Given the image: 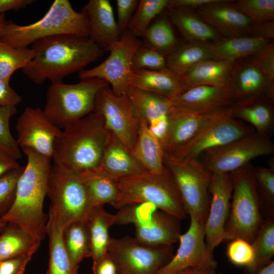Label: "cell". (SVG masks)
I'll use <instances>...</instances> for the list:
<instances>
[{
  "label": "cell",
  "mask_w": 274,
  "mask_h": 274,
  "mask_svg": "<svg viewBox=\"0 0 274 274\" xmlns=\"http://www.w3.org/2000/svg\"><path fill=\"white\" fill-rule=\"evenodd\" d=\"M249 37L271 41L274 37L273 20L254 23Z\"/></svg>",
  "instance_id": "cell-53"
},
{
  "label": "cell",
  "mask_w": 274,
  "mask_h": 274,
  "mask_svg": "<svg viewBox=\"0 0 274 274\" xmlns=\"http://www.w3.org/2000/svg\"><path fill=\"white\" fill-rule=\"evenodd\" d=\"M64 248L72 264L76 267L83 259L91 257V250L86 220L73 222L63 231Z\"/></svg>",
  "instance_id": "cell-37"
},
{
  "label": "cell",
  "mask_w": 274,
  "mask_h": 274,
  "mask_svg": "<svg viewBox=\"0 0 274 274\" xmlns=\"http://www.w3.org/2000/svg\"><path fill=\"white\" fill-rule=\"evenodd\" d=\"M175 274H222L218 272L216 268L190 267Z\"/></svg>",
  "instance_id": "cell-58"
},
{
  "label": "cell",
  "mask_w": 274,
  "mask_h": 274,
  "mask_svg": "<svg viewBox=\"0 0 274 274\" xmlns=\"http://www.w3.org/2000/svg\"><path fill=\"white\" fill-rule=\"evenodd\" d=\"M168 1H139L128 30L137 38L143 37L153 19L167 8Z\"/></svg>",
  "instance_id": "cell-41"
},
{
  "label": "cell",
  "mask_w": 274,
  "mask_h": 274,
  "mask_svg": "<svg viewBox=\"0 0 274 274\" xmlns=\"http://www.w3.org/2000/svg\"><path fill=\"white\" fill-rule=\"evenodd\" d=\"M110 133L94 111L67 124L55 142L54 164L79 173L98 168Z\"/></svg>",
  "instance_id": "cell-3"
},
{
  "label": "cell",
  "mask_w": 274,
  "mask_h": 274,
  "mask_svg": "<svg viewBox=\"0 0 274 274\" xmlns=\"http://www.w3.org/2000/svg\"><path fill=\"white\" fill-rule=\"evenodd\" d=\"M179 219L158 210L147 222L134 226L135 238L149 246H171L179 241Z\"/></svg>",
  "instance_id": "cell-26"
},
{
  "label": "cell",
  "mask_w": 274,
  "mask_h": 274,
  "mask_svg": "<svg viewBox=\"0 0 274 274\" xmlns=\"http://www.w3.org/2000/svg\"><path fill=\"white\" fill-rule=\"evenodd\" d=\"M33 56L29 48H14L0 41V80L10 82L13 74L22 69Z\"/></svg>",
  "instance_id": "cell-40"
},
{
  "label": "cell",
  "mask_w": 274,
  "mask_h": 274,
  "mask_svg": "<svg viewBox=\"0 0 274 274\" xmlns=\"http://www.w3.org/2000/svg\"><path fill=\"white\" fill-rule=\"evenodd\" d=\"M255 274H274L273 261H271L269 264L260 269Z\"/></svg>",
  "instance_id": "cell-59"
},
{
  "label": "cell",
  "mask_w": 274,
  "mask_h": 274,
  "mask_svg": "<svg viewBox=\"0 0 274 274\" xmlns=\"http://www.w3.org/2000/svg\"><path fill=\"white\" fill-rule=\"evenodd\" d=\"M119 210L115 215V224H132L135 226L147 222L158 209L152 204L141 203L127 204Z\"/></svg>",
  "instance_id": "cell-45"
},
{
  "label": "cell",
  "mask_w": 274,
  "mask_h": 274,
  "mask_svg": "<svg viewBox=\"0 0 274 274\" xmlns=\"http://www.w3.org/2000/svg\"><path fill=\"white\" fill-rule=\"evenodd\" d=\"M228 244L226 251L228 259L232 264L249 267L253 262L254 253L250 243L235 238Z\"/></svg>",
  "instance_id": "cell-48"
},
{
  "label": "cell",
  "mask_w": 274,
  "mask_h": 274,
  "mask_svg": "<svg viewBox=\"0 0 274 274\" xmlns=\"http://www.w3.org/2000/svg\"><path fill=\"white\" fill-rule=\"evenodd\" d=\"M108 86L99 78L81 79L73 84L52 82L47 90L43 112L53 124L63 128L93 112L97 94Z\"/></svg>",
  "instance_id": "cell-7"
},
{
  "label": "cell",
  "mask_w": 274,
  "mask_h": 274,
  "mask_svg": "<svg viewBox=\"0 0 274 274\" xmlns=\"http://www.w3.org/2000/svg\"><path fill=\"white\" fill-rule=\"evenodd\" d=\"M129 82L130 86L169 99L188 89L183 77L167 67L159 71L132 69Z\"/></svg>",
  "instance_id": "cell-23"
},
{
  "label": "cell",
  "mask_w": 274,
  "mask_h": 274,
  "mask_svg": "<svg viewBox=\"0 0 274 274\" xmlns=\"http://www.w3.org/2000/svg\"><path fill=\"white\" fill-rule=\"evenodd\" d=\"M6 21L5 15L0 14V35Z\"/></svg>",
  "instance_id": "cell-60"
},
{
  "label": "cell",
  "mask_w": 274,
  "mask_h": 274,
  "mask_svg": "<svg viewBox=\"0 0 274 274\" xmlns=\"http://www.w3.org/2000/svg\"><path fill=\"white\" fill-rule=\"evenodd\" d=\"M229 108L199 112L172 104L167 134L162 145L164 153H173L210 123L227 112Z\"/></svg>",
  "instance_id": "cell-18"
},
{
  "label": "cell",
  "mask_w": 274,
  "mask_h": 274,
  "mask_svg": "<svg viewBox=\"0 0 274 274\" xmlns=\"http://www.w3.org/2000/svg\"><path fill=\"white\" fill-rule=\"evenodd\" d=\"M171 21L188 42L214 43L221 39L219 33L203 20L193 9L167 8Z\"/></svg>",
  "instance_id": "cell-28"
},
{
  "label": "cell",
  "mask_w": 274,
  "mask_h": 274,
  "mask_svg": "<svg viewBox=\"0 0 274 274\" xmlns=\"http://www.w3.org/2000/svg\"><path fill=\"white\" fill-rule=\"evenodd\" d=\"M49 216L63 230L70 224L86 220L92 208L80 173L53 164L47 190Z\"/></svg>",
  "instance_id": "cell-8"
},
{
  "label": "cell",
  "mask_w": 274,
  "mask_h": 274,
  "mask_svg": "<svg viewBox=\"0 0 274 274\" xmlns=\"http://www.w3.org/2000/svg\"><path fill=\"white\" fill-rule=\"evenodd\" d=\"M230 107L235 118L248 122L256 132L271 138L274 131V99L251 97L233 102Z\"/></svg>",
  "instance_id": "cell-25"
},
{
  "label": "cell",
  "mask_w": 274,
  "mask_h": 274,
  "mask_svg": "<svg viewBox=\"0 0 274 274\" xmlns=\"http://www.w3.org/2000/svg\"><path fill=\"white\" fill-rule=\"evenodd\" d=\"M142 43L140 38L127 30L110 47L108 50L110 55L103 62L92 68L79 72V78L104 80L116 95L126 94L130 87L132 57Z\"/></svg>",
  "instance_id": "cell-12"
},
{
  "label": "cell",
  "mask_w": 274,
  "mask_h": 274,
  "mask_svg": "<svg viewBox=\"0 0 274 274\" xmlns=\"http://www.w3.org/2000/svg\"><path fill=\"white\" fill-rule=\"evenodd\" d=\"M22 97L10 85V82L0 80V107L17 106Z\"/></svg>",
  "instance_id": "cell-52"
},
{
  "label": "cell",
  "mask_w": 274,
  "mask_h": 274,
  "mask_svg": "<svg viewBox=\"0 0 274 274\" xmlns=\"http://www.w3.org/2000/svg\"><path fill=\"white\" fill-rule=\"evenodd\" d=\"M187 231L179 236L180 245L176 254L157 274H175L190 267L216 268L217 262L205 241L204 223L189 215Z\"/></svg>",
  "instance_id": "cell-15"
},
{
  "label": "cell",
  "mask_w": 274,
  "mask_h": 274,
  "mask_svg": "<svg viewBox=\"0 0 274 274\" xmlns=\"http://www.w3.org/2000/svg\"><path fill=\"white\" fill-rule=\"evenodd\" d=\"M260 68L267 80L274 85V43H267L249 57Z\"/></svg>",
  "instance_id": "cell-49"
},
{
  "label": "cell",
  "mask_w": 274,
  "mask_h": 274,
  "mask_svg": "<svg viewBox=\"0 0 274 274\" xmlns=\"http://www.w3.org/2000/svg\"><path fill=\"white\" fill-rule=\"evenodd\" d=\"M63 230L50 217L46 225L49 238V260L46 274H77L79 267L71 261L64 248Z\"/></svg>",
  "instance_id": "cell-36"
},
{
  "label": "cell",
  "mask_w": 274,
  "mask_h": 274,
  "mask_svg": "<svg viewBox=\"0 0 274 274\" xmlns=\"http://www.w3.org/2000/svg\"><path fill=\"white\" fill-rule=\"evenodd\" d=\"M92 207L110 204L116 208L118 197L117 180L99 168L80 173Z\"/></svg>",
  "instance_id": "cell-33"
},
{
  "label": "cell",
  "mask_w": 274,
  "mask_h": 274,
  "mask_svg": "<svg viewBox=\"0 0 274 274\" xmlns=\"http://www.w3.org/2000/svg\"><path fill=\"white\" fill-rule=\"evenodd\" d=\"M93 111L102 116L109 130L132 153L141 120L127 94L117 96L108 86L97 94Z\"/></svg>",
  "instance_id": "cell-13"
},
{
  "label": "cell",
  "mask_w": 274,
  "mask_h": 274,
  "mask_svg": "<svg viewBox=\"0 0 274 274\" xmlns=\"http://www.w3.org/2000/svg\"><path fill=\"white\" fill-rule=\"evenodd\" d=\"M234 61L203 60L182 76L188 88L198 85L228 86Z\"/></svg>",
  "instance_id": "cell-30"
},
{
  "label": "cell",
  "mask_w": 274,
  "mask_h": 274,
  "mask_svg": "<svg viewBox=\"0 0 274 274\" xmlns=\"http://www.w3.org/2000/svg\"><path fill=\"white\" fill-rule=\"evenodd\" d=\"M31 257L22 255L0 262V274H23Z\"/></svg>",
  "instance_id": "cell-51"
},
{
  "label": "cell",
  "mask_w": 274,
  "mask_h": 274,
  "mask_svg": "<svg viewBox=\"0 0 274 274\" xmlns=\"http://www.w3.org/2000/svg\"><path fill=\"white\" fill-rule=\"evenodd\" d=\"M216 1L217 0H169L167 8L184 7L195 9Z\"/></svg>",
  "instance_id": "cell-56"
},
{
  "label": "cell",
  "mask_w": 274,
  "mask_h": 274,
  "mask_svg": "<svg viewBox=\"0 0 274 274\" xmlns=\"http://www.w3.org/2000/svg\"><path fill=\"white\" fill-rule=\"evenodd\" d=\"M92 271L93 274H119L115 262L108 253L100 260L93 263Z\"/></svg>",
  "instance_id": "cell-54"
},
{
  "label": "cell",
  "mask_w": 274,
  "mask_h": 274,
  "mask_svg": "<svg viewBox=\"0 0 274 274\" xmlns=\"http://www.w3.org/2000/svg\"><path fill=\"white\" fill-rule=\"evenodd\" d=\"M227 87L232 102L259 96L274 99V85L249 57L234 61Z\"/></svg>",
  "instance_id": "cell-19"
},
{
  "label": "cell",
  "mask_w": 274,
  "mask_h": 274,
  "mask_svg": "<svg viewBox=\"0 0 274 274\" xmlns=\"http://www.w3.org/2000/svg\"><path fill=\"white\" fill-rule=\"evenodd\" d=\"M170 100L172 105L199 112L216 111L232 103L227 86L212 85L190 87Z\"/></svg>",
  "instance_id": "cell-24"
},
{
  "label": "cell",
  "mask_w": 274,
  "mask_h": 274,
  "mask_svg": "<svg viewBox=\"0 0 274 274\" xmlns=\"http://www.w3.org/2000/svg\"><path fill=\"white\" fill-rule=\"evenodd\" d=\"M108 253L119 274H157L173 257L171 246H152L135 238H111Z\"/></svg>",
  "instance_id": "cell-10"
},
{
  "label": "cell",
  "mask_w": 274,
  "mask_h": 274,
  "mask_svg": "<svg viewBox=\"0 0 274 274\" xmlns=\"http://www.w3.org/2000/svg\"><path fill=\"white\" fill-rule=\"evenodd\" d=\"M33 56L21 69L37 84L46 79L61 81L66 76L100 58L104 51L88 38L63 34L38 40L31 45Z\"/></svg>",
  "instance_id": "cell-1"
},
{
  "label": "cell",
  "mask_w": 274,
  "mask_h": 274,
  "mask_svg": "<svg viewBox=\"0 0 274 274\" xmlns=\"http://www.w3.org/2000/svg\"><path fill=\"white\" fill-rule=\"evenodd\" d=\"M163 162L174 179L187 214L205 223L212 174L198 158H181L164 153Z\"/></svg>",
  "instance_id": "cell-9"
},
{
  "label": "cell",
  "mask_w": 274,
  "mask_h": 274,
  "mask_svg": "<svg viewBox=\"0 0 274 274\" xmlns=\"http://www.w3.org/2000/svg\"><path fill=\"white\" fill-rule=\"evenodd\" d=\"M115 216L104 210L102 206L93 207L86 220L89 231L93 263L108 253L111 239L110 227L115 224Z\"/></svg>",
  "instance_id": "cell-31"
},
{
  "label": "cell",
  "mask_w": 274,
  "mask_h": 274,
  "mask_svg": "<svg viewBox=\"0 0 274 274\" xmlns=\"http://www.w3.org/2000/svg\"><path fill=\"white\" fill-rule=\"evenodd\" d=\"M273 153L271 138L254 131L205 151L203 160L200 162L211 174L231 173L244 167L254 158Z\"/></svg>",
  "instance_id": "cell-11"
},
{
  "label": "cell",
  "mask_w": 274,
  "mask_h": 274,
  "mask_svg": "<svg viewBox=\"0 0 274 274\" xmlns=\"http://www.w3.org/2000/svg\"><path fill=\"white\" fill-rule=\"evenodd\" d=\"M116 208L127 204L149 203L179 220L187 213L171 174L165 167L160 174L145 172L117 180Z\"/></svg>",
  "instance_id": "cell-5"
},
{
  "label": "cell",
  "mask_w": 274,
  "mask_h": 274,
  "mask_svg": "<svg viewBox=\"0 0 274 274\" xmlns=\"http://www.w3.org/2000/svg\"><path fill=\"white\" fill-rule=\"evenodd\" d=\"M270 40L251 37L224 38L212 44V59L235 61L250 56Z\"/></svg>",
  "instance_id": "cell-34"
},
{
  "label": "cell",
  "mask_w": 274,
  "mask_h": 274,
  "mask_svg": "<svg viewBox=\"0 0 274 274\" xmlns=\"http://www.w3.org/2000/svg\"><path fill=\"white\" fill-rule=\"evenodd\" d=\"M98 168L116 180L147 172L131 152L111 132Z\"/></svg>",
  "instance_id": "cell-27"
},
{
  "label": "cell",
  "mask_w": 274,
  "mask_h": 274,
  "mask_svg": "<svg viewBox=\"0 0 274 274\" xmlns=\"http://www.w3.org/2000/svg\"><path fill=\"white\" fill-rule=\"evenodd\" d=\"M82 11L88 20L89 39L104 51H108L121 37L110 1L90 0Z\"/></svg>",
  "instance_id": "cell-22"
},
{
  "label": "cell",
  "mask_w": 274,
  "mask_h": 274,
  "mask_svg": "<svg viewBox=\"0 0 274 274\" xmlns=\"http://www.w3.org/2000/svg\"><path fill=\"white\" fill-rule=\"evenodd\" d=\"M16 112V106L0 107V148L17 160L21 153L10 128V120Z\"/></svg>",
  "instance_id": "cell-44"
},
{
  "label": "cell",
  "mask_w": 274,
  "mask_h": 274,
  "mask_svg": "<svg viewBox=\"0 0 274 274\" xmlns=\"http://www.w3.org/2000/svg\"><path fill=\"white\" fill-rule=\"evenodd\" d=\"M35 2L34 0H0V14L11 10L18 11Z\"/></svg>",
  "instance_id": "cell-55"
},
{
  "label": "cell",
  "mask_w": 274,
  "mask_h": 274,
  "mask_svg": "<svg viewBox=\"0 0 274 274\" xmlns=\"http://www.w3.org/2000/svg\"><path fill=\"white\" fill-rule=\"evenodd\" d=\"M24 168L20 166L0 176V218L7 214L14 203L17 183Z\"/></svg>",
  "instance_id": "cell-46"
},
{
  "label": "cell",
  "mask_w": 274,
  "mask_h": 274,
  "mask_svg": "<svg viewBox=\"0 0 274 274\" xmlns=\"http://www.w3.org/2000/svg\"><path fill=\"white\" fill-rule=\"evenodd\" d=\"M213 43L188 42L178 46L166 56L167 67L183 76L199 62L212 59Z\"/></svg>",
  "instance_id": "cell-35"
},
{
  "label": "cell",
  "mask_w": 274,
  "mask_h": 274,
  "mask_svg": "<svg viewBox=\"0 0 274 274\" xmlns=\"http://www.w3.org/2000/svg\"><path fill=\"white\" fill-rule=\"evenodd\" d=\"M251 245L254 253L253 263L248 268L249 274H255L269 264L274 255V220L270 218L263 222Z\"/></svg>",
  "instance_id": "cell-38"
},
{
  "label": "cell",
  "mask_w": 274,
  "mask_h": 274,
  "mask_svg": "<svg viewBox=\"0 0 274 274\" xmlns=\"http://www.w3.org/2000/svg\"><path fill=\"white\" fill-rule=\"evenodd\" d=\"M130 100L141 120L145 121L162 146L168 126L169 99L130 86L127 91Z\"/></svg>",
  "instance_id": "cell-21"
},
{
  "label": "cell",
  "mask_w": 274,
  "mask_h": 274,
  "mask_svg": "<svg viewBox=\"0 0 274 274\" xmlns=\"http://www.w3.org/2000/svg\"><path fill=\"white\" fill-rule=\"evenodd\" d=\"M19 166L17 160L0 148V176Z\"/></svg>",
  "instance_id": "cell-57"
},
{
  "label": "cell",
  "mask_w": 274,
  "mask_h": 274,
  "mask_svg": "<svg viewBox=\"0 0 274 274\" xmlns=\"http://www.w3.org/2000/svg\"><path fill=\"white\" fill-rule=\"evenodd\" d=\"M27 164L17 183L14 203L3 218L18 224L41 242L46 235L47 219L44 212L51 159L30 149L22 150Z\"/></svg>",
  "instance_id": "cell-2"
},
{
  "label": "cell",
  "mask_w": 274,
  "mask_h": 274,
  "mask_svg": "<svg viewBox=\"0 0 274 274\" xmlns=\"http://www.w3.org/2000/svg\"><path fill=\"white\" fill-rule=\"evenodd\" d=\"M40 243L18 224L7 222L0 235V262L19 256H32Z\"/></svg>",
  "instance_id": "cell-32"
},
{
  "label": "cell",
  "mask_w": 274,
  "mask_h": 274,
  "mask_svg": "<svg viewBox=\"0 0 274 274\" xmlns=\"http://www.w3.org/2000/svg\"><path fill=\"white\" fill-rule=\"evenodd\" d=\"M254 168L250 162L231 173L233 189L229 218L225 225L226 241L241 238L251 243L263 223Z\"/></svg>",
  "instance_id": "cell-6"
},
{
  "label": "cell",
  "mask_w": 274,
  "mask_h": 274,
  "mask_svg": "<svg viewBox=\"0 0 274 274\" xmlns=\"http://www.w3.org/2000/svg\"><path fill=\"white\" fill-rule=\"evenodd\" d=\"M143 44L167 56L178 46L169 21L161 17L150 24L143 37Z\"/></svg>",
  "instance_id": "cell-39"
},
{
  "label": "cell",
  "mask_w": 274,
  "mask_h": 274,
  "mask_svg": "<svg viewBox=\"0 0 274 274\" xmlns=\"http://www.w3.org/2000/svg\"><path fill=\"white\" fill-rule=\"evenodd\" d=\"M231 1L217 0L193 9L224 38L249 37L254 22L233 7Z\"/></svg>",
  "instance_id": "cell-20"
},
{
  "label": "cell",
  "mask_w": 274,
  "mask_h": 274,
  "mask_svg": "<svg viewBox=\"0 0 274 274\" xmlns=\"http://www.w3.org/2000/svg\"><path fill=\"white\" fill-rule=\"evenodd\" d=\"M166 67V56L143 43L132 57V69L159 71Z\"/></svg>",
  "instance_id": "cell-47"
},
{
  "label": "cell",
  "mask_w": 274,
  "mask_h": 274,
  "mask_svg": "<svg viewBox=\"0 0 274 274\" xmlns=\"http://www.w3.org/2000/svg\"><path fill=\"white\" fill-rule=\"evenodd\" d=\"M89 26L83 11L77 12L68 0H55L38 21L21 25L7 20L0 41L14 48H27L36 41L54 36L68 34L88 38Z\"/></svg>",
  "instance_id": "cell-4"
},
{
  "label": "cell",
  "mask_w": 274,
  "mask_h": 274,
  "mask_svg": "<svg viewBox=\"0 0 274 274\" xmlns=\"http://www.w3.org/2000/svg\"><path fill=\"white\" fill-rule=\"evenodd\" d=\"M15 129L19 148L31 149L52 159L55 142L61 130L49 121L43 110L26 107L17 119Z\"/></svg>",
  "instance_id": "cell-16"
},
{
  "label": "cell",
  "mask_w": 274,
  "mask_h": 274,
  "mask_svg": "<svg viewBox=\"0 0 274 274\" xmlns=\"http://www.w3.org/2000/svg\"><path fill=\"white\" fill-rule=\"evenodd\" d=\"M230 4L254 23L273 20V0L232 1Z\"/></svg>",
  "instance_id": "cell-42"
},
{
  "label": "cell",
  "mask_w": 274,
  "mask_h": 274,
  "mask_svg": "<svg viewBox=\"0 0 274 274\" xmlns=\"http://www.w3.org/2000/svg\"><path fill=\"white\" fill-rule=\"evenodd\" d=\"M254 175L262 208L273 216L274 211V166L269 167L257 166Z\"/></svg>",
  "instance_id": "cell-43"
},
{
  "label": "cell",
  "mask_w": 274,
  "mask_h": 274,
  "mask_svg": "<svg viewBox=\"0 0 274 274\" xmlns=\"http://www.w3.org/2000/svg\"><path fill=\"white\" fill-rule=\"evenodd\" d=\"M255 131L228 111L202 129L172 154L181 158H198L205 151L225 145Z\"/></svg>",
  "instance_id": "cell-14"
},
{
  "label": "cell",
  "mask_w": 274,
  "mask_h": 274,
  "mask_svg": "<svg viewBox=\"0 0 274 274\" xmlns=\"http://www.w3.org/2000/svg\"><path fill=\"white\" fill-rule=\"evenodd\" d=\"M7 223L3 218H0V232L2 231Z\"/></svg>",
  "instance_id": "cell-61"
},
{
  "label": "cell",
  "mask_w": 274,
  "mask_h": 274,
  "mask_svg": "<svg viewBox=\"0 0 274 274\" xmlns=\"http://www.w3.org/2000/svg\"><path fill=\"white\" fill-rule=\"evenodd\" d=\"M139 1L117 0V26L120 35L128 30L131 19L136 9Z\"/></svg>",
  "instance_id": "cell-50"
},
{
  "label": "cell",
  "mask_w": 274,
  "mask_h": 274,
  "mask_svg": "<svg viewBox=\"0 0 274 274\" xmlns=\"http://www.w3.org/2000/svg\"><path fill=\"white\" fill-rule=\"evenodd\" d=\"M140 120L136 141L132 154L147 172L160 174L165 169L162 146L146 122Z\"/></svg>",
  "instance_id": "cell-29"
},
{
  "label": "cell",
  "mask_w": 274,
  "mask_h": 274,
  "mask_svg": "<svg viewBox=\"0 0 274 274\" xmlns=\"http://www.w3.org/2000/svg\"><path fill=\"white\" fill-rule=\"evenodd\" d=\"M232 189L231 173L212 174L209 186L212 199L204 231L206 244L213 252L225 238V225L230 212Z\"/></svg>",
  "instance_id": "cell-17"
}]
</instances>
